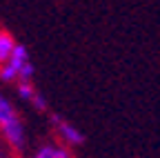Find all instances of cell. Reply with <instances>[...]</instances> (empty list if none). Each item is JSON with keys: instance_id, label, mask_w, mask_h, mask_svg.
Segmentation results:
<instances>
[{"instance_id": "1", "label": "cell", "mask_w": 160, "mask_h": 158, "mask_svg": "<svg viewBox=\"0 0 160 158\" xmlns=\"http://www.w3.org/2000/svg\"><path fill=\"white\" fill-rule=\"evenodd\" d=\"M0 134L9 147L22 149L25 147V125L13 107V103L5 94H0Z\"/></svg>"}, {"instance_id": "5", "label": "cell", "mask_w": 160, "mask_h": 158, "mask_svg": "<svg viewBox=\"0 0 160 158\" xmlns=\"http://www.w3.org/2000/svg\"><path fill=\"white\" fill-rule=\"evenodd\" d=\"M16 91H18V96L22 98L25 103H31V100H33V96L38 94V89H36V85H33V83H22V80L18 83Z\"/></svg>"}, {"instance_id": "4", "label": "cell", "mask_w": 160, "mask_h": 158, "mask_svg": "<svg viewBox=\"0 0 160 158\" xmlns=\"http://www.w3.org/2000/svg\"><path fill=\"white\" fill-rule=\"evenodd\" d=\"M16 38L7 31V29H0V65H5L9 60V56L13 54L16 49Z\"/></svg>"}, {"instance_id": "3", "label": "cell", "mask_w": 160, "mask_h": 158, "mask_svg": "<svg viewBox=\"0 0 160 158\" xmlns=\"http://www.w3.org/2000/svg\"><path fill=\"white\" fill-rule=\"evenodd\" d=\"M31 158H71L69 151L62 147V145H56V143H45L40 145Z\"/></svg>"}, {"instance_id": "6", "label": "cell", "mask_w": 160, "mask_h": 158, "mask_svg": "<svg viewBox=\"0 0 160 158\" xmlns=\"http://www.w3.org/2000/svg\"><path fill=\"white\" fill-rule=\"evenodd\" d=\"M31 105H33L36 109H40V111H45V109H47V100H45V96L40 94V91H38V94L33 96V100H31Z\"/></svg>"}, {"instance_id": "2", "label": "cell", "mask_w": 160, "mask_h": 158, "mask_svg": "<svg viewBox=\"0 0 160 158\" xmlns=\"http://www.w3.org/2000/svg\"><path fill=\"white\" fill-rule=\"evenodd\" d=\"M51 123H53V129H56L58 138H60L62 143L73 145V147H78V145H82V143H85V134L80 131L71 120L62 118L60 114H51Z\"/></svg>"}, {"instance_id": "7", "label": "cell", "mask_w": 160, "mask_h": 158, "mask_svg": "<svg viewBox=\"0 0 160 158\" xmlns=\"http://www.w3.org/2000/svg\"><path fill=\"white\" fill-rule=\"evenodd\" d=\"M0 158H2V151H0Z\"/></svg>"}]
</instances>
